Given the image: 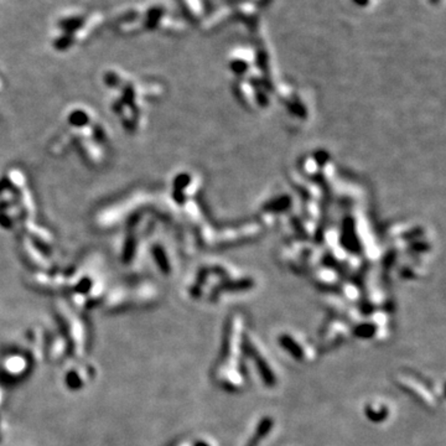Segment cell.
I'll return each instance as SVG.
<instances>
[{
	"label": "cell",
	"mask_w": 446,
	"mask_h": 446,
	"mask_svg": "<svg viewBox=\"0 0 446 446\" xmlns=\"http://www.w3.org/2000/svg\"><path fill=\"white\" fill-rule=\"evenodd\" d=\"M282 343H283V346H284V348L287 349V351H289L290 353L293 354V356H295V359H300V357H301V349L299 348V346L296 347L295 342H294L292 338H290V337H284L282 340Z\"/></svg>",
	"instance_id": "1"
},
{
	"label": "cell",
	"mask_w": 446,
	"mask_h": 446,
	"mask_svg": "<svg viewBox=\"0 0 446 446\" xmlns=\"http://www.w3.org/2000/svg\"><path fill=\"white\" fill-rule=\"evenodd\" d=\"M200 446H207L206 444H200Z\"/></svg>",
	"instance_id": "2"
}]
</instances>
